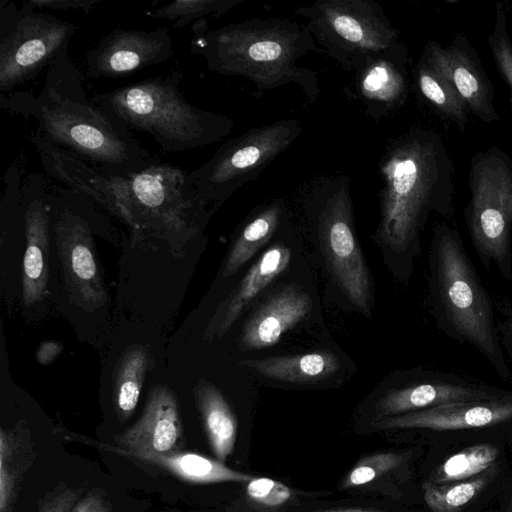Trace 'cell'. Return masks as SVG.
<instances>
[{"label":"cell","mask_w":512,"mask_h":512,"mask_svg":"<svg viewBox=\"0 0 512 512\" xmlns=\"http://www.w3.org/2000/svg\"><path fill=\"white\" fill-rule=\"evenodd\" d=\"M62 351V346L58 342L48 341L41 344L37 350V360L42 365H47L53 361Z\"/></svg>","instance_id":"39"},{"label":"cell","mask_w":512,"mask_h":512,"mask_svg":"<svg viewBox=\"0 0 512 512\" xmlns=\"http://www.w3.org/2000/svg\"><path fill=\"white\" fill-rule=\"evenodd\" d=\"M420 97L460 131L468 123L469 108L450 80L421 53L414 71Z\"/></svg>","instance_id":"27"},{"label":"cell","mask_w":512,"mask_h":512,"mask_svg":"<svg viewBox=\"0 0 512 512\" xmlns=\"http://www.w3.org/2000/svg\"><path fill=\"white\" fill-rule=\"evenodd\" d=\"M29 140L47 175L122 220L135 242L159 240L181 248L209 219L207 204L179 167L158 162L140 172H116L86 163L37 132Z\"/></svg>","instance_id":"1"},{"label":"cell","mask_w":512,"mask_h":512,"mask_svg":"<svg viewBox=\"0 0 512 512\" xmlns=\"http://www.w3.org/2000/svg\"><path fill=\"white\" fill-rule=\"evenodd\" d=\"M182 79L181 71H173L95 93L91 99L129 130L151 135L164 153L184 152L221 141L233 131L235 120L189 103L179 90Z\"/></svg>","instance_id":"7"},{"label":"cell","mask_w":512,"mask_h":512,"mask_svg":"<svg viewBox=\"0 0 512 512\" xmlns=\"http://www.w3.org/2000/svg\"><path fill=\"white\" fill-rule=\"evenodd\" d=\"M508 392L452 373L424 369L404 371L371 396L370 422L444 403L489 400Z\"/></svg>","instance_id":"13"},{"label":"cell","mask_w":512,"mask_h":512,"mask_svg":"<svg viewBox=\"0 0 512 512\" xmlns=\"http://www.w3.org/2000/svg\"><path fill=\"white\" fill-rule=\"evenodd\" d=\"M422 54L450 80L475 117L485 123L499 120L494 86L465 34L456 33L446 47L429 41Z\"/></svg>","instance_id":"16"},{"label":"cell","mask_w":512,"mask_h":512,"mask_svg":"<svg viewBox=\"0 0 512 512\" xmlns=\"http://www.w3.org/2000/svg\"><path fill=\"white\" fill-rule=\"evenodd\" d=\"M492 59L503 81L508 86L512 112V41L507 28L506 11L502 3L495 6L493 29L488 36Z\"/></svg>","instance_id":"34"},{"label":"cell","mask_w":512,"mask_h":512,"mask_svg":"<svg viewBox=\"0 0 512 512\" xmlns=\"http://www.w3.org/2000/svg\"><path fill=\"white\" fill-rule=\"evenodd\" d=\"M301 132L302 124L295 118L250 128L224 142L200 167L187 171V182L205 204L217 208L255 180Z\"/></svg>","instance_id":"10"},{"label":"cell","mask_w":512,"mask_h":512,"mask_svg":"<svg viewBox=\"0 0 512 512\" xmlns=\"http://www.w3.org/2000/svg\"><path fill=\"white\" fill-rule=\"evenodd\" d=\"M149 363L148 351L134 346L122 355L116 367L114 401L121 420L128 419L137 406Z\"/></svg>","instance_id":"28"},{"label":"cell","mask_w":512,"mask_h":512,"mask_svg":"<svg viewBox=\"0 0 512 512\" xmlns=\"http://www.w3.org/2000/svg\"><path fill=\"white\" fill-rule=\"evenodd\" d=\"M173 54L167 27L149 31L117 28L85 52L84 65L91 78H119L163 63Z\"/></svg>","instance_id":"14"},{"label":"cell","mask_w":512,"mask_h":512,"mask_svg":"<svg viewBox=\"0 0 512 512\" xmlns=\"http://www.w3.org/2000/svg\"><path fill=\"white\" fill-rule=\"evenodd\" d=\"M47 194L46 179L39 173L28 175L22 182L20 209L25 234L22 300L26 307L42 300L47 289L51 230Z\"/></svg>","instance_id":"15"},{"label":"cell","mask_w":512,"mask_h":512,"mask_svg":"<svg viewBox=\"0 0 512 512\" xmlns=\"http://www.w3.org/2000/svg\"><path fill=\"white\" fill-rule=\"evenodd\" d=\"M378 170L379 222L372 237L392 275L407 282L429 217L454 216V163L441 135L416 125L388 143Z\"/></svg>","instance_id":"2"},{"label":"cell","mask_w":512,"mask_h":512,"mask_svg":"<svg viewBox=\"0 0 512 512\" xmlns=\"http://www.w3.org/2000/svg\"><path fill=\"white\" fill-rule=\"evenodd\" d=\"M291 220L292 217L283 227L281 237L261 253L219 306L206 332L209 339L224 335L265 289L288 269L293 257L290 240L294 229Z\"/></svg>","instance_id":"18"},{"label":"cell","mask_w":512,"mask_h":512,"mask_svg":"<svg viewBox=\"0 0 512 512\" xmlns=\"http://www.w3.org/2000/svg\"><path fill=\"white\" fill-rule=\"evenodd\" d=\"M497 330L505 355L512 360V306L506 318L497 324Z\"/></svg>","instance_id":"38"},{"label":"cell","mask_w":512,"mask_h":512,"mask_svg":"<svg viewBox=\"0 0 512 512\" xmlns=\"http://www.w3.org/2000/svg\"><path fill=\"white\" fill-rule=\"evenodd\" d=\"M408 47L376 57L354 74L356 98L375 121L397 112L409 93Z\"/></svg>","instance_id":"20"},{"label":"cell","mask_w":512,"mask_h":512,"mask_svg":"<svg viewBox=\"0 0 512 512\" xmlns=\"http://www.w3.org/2000/svg\"><path fill=\"white\" fill-rule=\"evenodd\" d=\"M70 512H112V505L103 490L94 488L81 497Z\"/></svg>","instance_id":"36"},{"label":"cell","mask_w":512,"mask_h":512,"mask_svg":"<svg viewBox=\"0 0 512 512\" xmlns=\"http://www.w3.org/2000/svg\"><path fill=\"white\" fill-rule=\"evenodd\" d=\"M498 457V447L490 443L466 447L438 465L428 481L443 485L470 479L496 464Z\"/></svg>","instance_id":"30"},{"label":"cell","mask_w":512,"mask_h":512,"mask_svg":"<svg viewBox=\"0 0 512 512\" xmlns=\"http://www.w3.org/2000/svg\"><path fill=\"white\" fill-rule=\"evenodd\" d=\"M111 450L160 468L176 478L194 484L235 482L245 484L255 476L229 468L223 462L194 452L167 454L135 453L119 447Z\"/></svg>","instance_id":"24"},{"label":"cell","mask_w":512,"mask_h":512,"mask_svg":"<svg viewBox=\"0 0 512 512\" xmlns=\"http://www.w3.org/2000/svg\"><path fill=\"white\" fill-rule=\"evenodd\" d=\"M428 290L438 327L474 347L504 380L511 378L491 299L457 227L435 222L429 248Z\"/></svg>","instance_id":"5"},{"label":"cell","mask_w":512,"mask_h":512,"mask_svg":"<svg viewBox=\"0 0 512 512\" xmlns=\"http://www.w3.org/2000/svg\"><path fill=\"white\" fill-rule=\"evenodd\" d=\"M511 7H512V5H511Z\"/></svg>","instance_id":"42"},{"label":"cell","mask_w":512,"mask_h":512,"mask_svg":"<svg viewBox=\"0 0 512 512\" xmlns=\"http://www.w3.org/2000/svg\"><path fill=\"white\" fill-rule=\"evenodd\" d=\"M291 218L288 202L277 197L258 205L240 225L222 269V277L237 273Z\"/></svg>","instance_id":"23"},{"label":"cell","mask_w":512,"mask_h":512,"mask_svg":"<svg viewBox=\"0 0 512 512\" xmlns=\"http://www.w3.org/2000/svg\"><path fill=\"white\" fill-rule=\"evenodd\" d=\"M35 9L81 10L89 13L100 0H27Z\"/></svg>","instance_id":"37"},{"label":"cell","mask_w":512,"mask_h":512,"mask_svg":"<svg viewBox=\"0 0 512 512\" xmlns=\"http://www.w3.org/2000/svg\"><path fill=\"white\" fill-rule=\"evenodd\" d=\"M88 198L65 187L48 191L47 205L67 288L84 309L107 302L102 271L95 252L90 217L85 216Z\"/></svg>","instance_id":"12"},{"label":"cell","mask_w":512,"mask_h":512,"mask_svg":"<svg viewBox=\"0 0 512 512\" xmlns=\"http://www.w3.org/2000/svg\"><path fill=\"white\" fill-rule=\"evenodd\" d=\"M190 50L202 56L209 70L223 76H240L257 90L294 84L305 104L320 95L317 72L298 61L318 46L305 24L281 18H253L208 29L206 18L192 25Z\"/></svg>","instance_id":"4"},{"label":"cell","mask_w":512,"mask_h":512,"mask_svg":"<svg viewBox=\"0 0 512 512\" xmlns=\"http://www.w3.org/2000/svg\"><path fill=\"white\" fill-rule=\"evenodd\" d=\"M74 23L0 1V95L11 92L49 67L75 34Z\"/></svg>","instance_id":"11"},{"label":"cell","mask_w":512,"mask_h":512,"mask_svg":"<svg viewBox=\"0 0 512 512\" xmlns=\"http://www.w3.org/2000/svg\"><path fill=\"white\" fill-rule=\"evenodd\" d=\"M82 489L59 483L38 500V512H70L81 498Z\"/></svg>","instance_id":"35"},{"label":"cell","mask_w":512,"mask_h":512,"mask_svg":"<svg viewBox=\"0 0 512 512\" xmlns=\"http://www.w3.org/2000/svg\"><path fill=\"white\" fill-rule=\"evenodd\" d=\"M508 512H512V499H511V502H510V505H509V508H508Z\"/></svg>","instance_id":"41"},{"label":"cell","mask_w":512,"mask_h":512,"mask_svg":"<svg viewBox=\"0 0 512 512\" xmlns=\"http://www.w3.org/2000/svg\"><path fill=\"white\" fill-rule=\"evenodd\" d=\"M244 0H174L149 13L152 18L172 21L182 28L207 16L220 17Z\"/></svg>","instance_id":"32"},{"label":"cell","mask_w":512,"mask_h":512,"mask_svg":"<svg viewBox=\"0 0 512 512\" xmlns=\"http://www.w3.org/2000/svg\"><path fill=\"white\" fill-rule=\"evenodd\" d=\"M498 472L496 464L467 480L436 485L425 481L422 485L426 505L431 512H461L491 483Z\"/></svg>","instance_id":"29"},{"label":"cell","mask_w":512,"mask_h":512,"mask_svg":"<svg viewBox=\"0 0 512 512\" xmlns=\"http://www.w3.org/2000/svg\"><path fill=\"white\" fill-rule=\"evenodd\" d=\"M313 299L297 284L280 287L247 319L238 338L243 351L272 347L312 312Z\"/></svg>","instance_id":"19"},{"label":"cell","mask_w":512,"mask_h":512,"mask_svg":"<svg viewBox=\"0 0 512 512\" xmlns=\"http://www.w3.org/2000/svg\"><path fill=\"white\" fill-rule=\"evenodd\" d=\"M0 107L33 119L46 141L92 166L131 173L158 163L118 118L87 98L82 72L70 60L68 47L48 67L38 94L0 95Z\"/></svg>","instance_id":"3"},{"label":"cell","mask_w":512,"mask_h":512,"mask_svg":"<svg viewBox=\"0 0 512 512\" xmlns=\"http://www.w3.org/2000/svg\"><path fill=\"white\" fill-rule=\"evenodd\" d=\"M36 457L30 431L22 425L0 430V512H13L22 482Z\"/></svg>","instance_id":"25"},{"label":"cell","mask_w":512,"mask_h":512,"mask_svg":"<svg viewBox=\"0 0 512 512\" xmlns=\"http://www.w3.org/2000/svg\"><path fill=\"white\" fill-rule=\"evenodd\" d=\"M245 500L258 512H281L292 505L297 494L286 484L268 477H254L245 483Z\"/></svg>","instance_id":"33"},{"label":"cell","mask_w":512,"mask_h":512,"mask_svg":"<svg viewBox=\"0 0 512 512\" xmlns=\"http://www.w3.org/2000/svg\"><path fill=\"white\" fill-rule=\"evenodd\" d=\"M294 12L306 19L317 46L352 74L370 60L406 46L374 0H318Z\"/></svg>","instance_id":"8"},{"label":"cell","mask_w":512,"mask_h":512,"mask_svg":"<svg viewBox=\"0 0 512 512\" xmlns=\"http://www.w3.org/2000/svg\"><path fill=\"white\" fill-rule=\"evenodd\" d=\"M315 512H393L380 506L374 505H341L322 509Z\"/></svg>","instance_id":"40"},{"label":"cell","mask_w":512,"mask_h":512,"mask_svg":"<svg viewBox=\"0 0 512 512\" xmlns=\"http://www.w3.org/2000/svg\"><path fill=\"white\" fill-rule=\"evenodd\" d=\"M405 455L396 451H381L362 457L342 478L341 490H372L380 480L392 474L404 462Z\"/></svg>","instance_id":"31"},{"label":"cell","mask_w":512,"mask_h":512,"mask_svg":"<svg viewBox=\"0 0 512 512\" xmlns=\"http://www.w3.org/2000/svg\"><path fill=\"white\" fill-rule=\"evenodd\" d=\"M208 442L216 459L225 463L234 450L238 422L228 401L212 384L201 381L195 389Z\"/></svg>","instance_id":"26"},{"label":"cell","mask_w":512,"mask_h":512,"mask_svg":"<svg viewBox=\"0 0 512 512\" xmlns=\"http://www.w3.org/2000/svg\"><path fill=\"white\" fill-rule=\"evenodd\" d=\"M238 364L263 380L300 386L323 383L341 369L338 355L323 349L293 355L248 358L240 360Z\"/></svg>","instance_id":"22"},{"label":"cell","mask_w":512,"mask_h":512,"mask_svg":"<svg viewBox=\"0 0 512 512\" xmlns=\"http://www.w3.org/2000/svg\"><path fill=\"white\" fill-rule=\"evenodd\" d=\"M114 439L119 448L135 453L179 451L182 424L173 392L162 385L154 387L138 421Z\"/></svg>","instance_id":"21"},{"label":"cell","mask_w":512,"mask_h":512,"mask_svg":"<svg viewBox=\"0 0 512 512\" xmlns=\"http://www.w3.org/2000/svg\"><path fill=\"white\" fill-rule=\"evenodd\" d=\"M512 421V391L483 401H459L370 422L373 431L437 432L495 427Z\"/></svg>","instance_id":"17"},{"label":"cell","mask_w":512,"mask_h":512,"mask_svg":"<svg viewBox=\"0 0 512 512\" xmlns=\"http://www.w3.org/2000/svg\"><path fill=\"white\" fill-rule=\"evenodd\" d=\"M464 219L478 258L512 280V159L492 146L476 152L468 172Z\"/></svg>","instance_id":"9"},{"label":"cell","mask_w":512,"mask_h":512,"mask_svg":"<svg viewBox=\"0 0 512 512\" xmlns=\"http://www.w3.org/2000/svg\"><path fill=\"white\" fill-rule=\"evenodd\" d=\"M350 188L345 174L317 175L298 187L294 201L330 283L349 308L370 317L374 283L358 242Z\"/></svg>","instance_id":"6"}]
</instances>
